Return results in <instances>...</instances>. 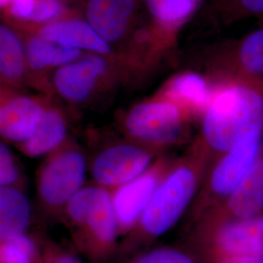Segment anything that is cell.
I'll list each match as a JSON object with an SVG mask.
<instances>
[{"mask_svg": "<svg viewBox=\"0 0 263 263\" xmlns=\"http://www.w3.org/2000/svg\"><path fill=\"white\" fill-rule=\"evenodd\" d=\"M203 133L211 147L226 153L251 136H262L263 87L237 79L208 105Z\"/></svg>", "mask_w": 263, "mask_h": 263, "instance_id": "obj_1", "label": "cell"}, {"mask_svg": "<svg viewBox=\"0 0 263 263\" xmlns=\"http://www.w3.org/2000/svg\"><path fill=\"white\" fill-rule=\"evenodd\" d=\"M196 186L197 176L190 167L182 166L172 172L155 189L141 216L143 229L154 236L167 232L185 211Z\"/></svg>", "mask_w": 263, "mask_h": 263, "instance_id": "obj_2", "label": "cell"}, {"mask_svg": "<svg viewBox=\"0 0 263 263\" xmlns=\"http://www.w3.org/2000/svg\"><path fill=\"white\" fill-rule=\"evenodd\" d=\"M127 130L141 141L167 143L181 129V112L173 102H149L134 106L126 118Z\"/></svg>", "mask_w": 263, "mask_h": 263, "instance_id": "obj_3", "label": "cell"}, {"mask_svg": "<svg viewBox=\"0 0 263 263\" xmlns=\"http://www.w3.org/2000/svg\"><path fill=\"white\" fill-rule=\"evenodd\" d=\"M68 214L77 222L87 223L94 235L103 243H111L117 230L111 199L108 193L98 187L79 190L69 200Z\"/></svg>", "mask_w": 263, "mask_h": 263, "instance_id": "obj_4", "label": "cell"}, {"mask_svg": "<svg viewBox=\"0 0 263 263\" xmlns=\"http://www.w3.org/2000/svg\"><path fill=\"white\" fill-rule=\"evenodd\" d=\"M85 177V160L76 152H66L53 160L40 180V193L45 202L60 205L79 191Z\"/></svg>", "mask_w": 263, "mask_h": 263, "instance_id": "obj_5", "label": "cell"}, {"mask_svg": "<svg viewBox=\"0 0 263 263\" xmlns=\"http://www.w3.org/2000/svg\"><path fill=\"white\" fill-rule=\"evenodd\" d=\"M151 161V154L140 147L117 145L98 156L93 175L96 180L104 185L125 184L143 175Z\"/></svg>", "mask_w": 263, "mask_h": 263, "instance_id": "obj_6", "label": "cell"}, {"mask_svg": "<svg viewBox=\"0 0 263 263\" xmlns=\"http://www.w3.org/2000/svg\"><path fill=\"white\" fill-rule=\"evenodd\" d=\"M261 138L262 136L248 137L226 152L210 179V188L214 194L228 197L238 187L260 153Z\"/></svg>", "mask_w": 263, "mask_h": 263, "instance_id": "obj_7", "label": "cell"}, {"mask_svg": "<svg viewBox=\"0 0 263 263\" xmlns=\"http://www.w3.org/2000/svg\"><path fill=\"white\" fill-rule=\"evenodd\" d=\"M105 70L106 62L103 57L88 55L61 66L54 76V83L65 99L79 103L91 95Z\"/></svg>", "mask_w": 263, "mask_h": 263, "instance_id": "obj_8", "label": "cell"}, {"mask_svg": "<svg viewBox=\"0 0 263 263\" xmlns=\"http://www.w3.org/2000/svg\"><path fill=\"white\" fill-rule=\"evenodd\" d=\"M135 0H88L87 22L108 44L122 39L131 25Z\"/></svg>", "mask_w": 263, "mask_h": 263, "instance_id": "obj_9", "label": "cell"}, {"mask_svg": "<svg viewBox=\"0 0 263 263\" xmlns=\"http://www.w3.org/2000/svg\"><path fill=\"white\" fill-rule=\"evenodd\" d=\"M38 35L67 47L87 50L98 54H109L110 45L83 20L67 19L44 25Z\"/></svg>", "mask_w": 263, "mask_h": 263, "instance_id": "obj_10", "label": "cell"}, {"mask_svg": "<svg viewBox=\"0 0 263 263\" xmlns=\"http://www.w3.org/2000/svg\"><path fill=\"white\" fill-rule=\"evenodd\" d=\"M157 182L156 174L147 173L125 183L112 201L117 222L130 227L141 219L157 188Z\"/></svg>", "mask_w": 263, "mask_h": 263, "instance_id": "obj_11", "label": "cell"}, {"mask_svg": "<svg viewBox=\"0 0 263 263\" xmlns=\"http://www.w3.org/2000/svg\"><path fill=\"white\" fill-rule=\"evenodd\" d=\"M217 244L226 255L262 254L263 214L227 222L217 234Z\"/></svg>", "mask_w": 263, "mask_h": 263, "instance_id": "obj_12", "label": "cell"}, {"mask_svg": "<svg viewBox=\"0 0 263 263\" xmlns=\"http://www.w3.org/2000/svg\"><path fill=\"white\" fill-rule=\"evenodd\" d=\"M43 114L37 102L26 97L16 98L0 106V136L12 141H28Z\"/></svg>", "mask_w": 263, "mask_h": 263, "instance_id": "obj_13", "label": "cell"}, {"mask_svg": "<svg viewBox=\"0 0 263 263\" xmlns=\"http://www.w3.org/2000/svg\"><path fill=\"white\" fill-rule=\"evenodd\" d=\"M227 208L234 218H248L262 213L263 145L253 167L228 196Z\"/></svg>", "mask_w": 263, "mask_h": 263, "instance_id": "obj_14", "label": "cell"}, {"mask_svg": "<svg viewBox=\"0 0 263 263\" xmlns=\"http://www.w3.org/2000/svg\"><path fill=\"white\" fill-rule=\"evenodd\" d=\"M29 216L28 198L14 188L0 187V240L21 235Z\"/></svg>", "mask_w": 263, "mask_h": 263, "instance_id": "obj_15", "label": "cell"}, {"mask_svg": "<svg viewBox=\"0 0 263 263\" xmlns=\"http://www.w3.org/2000/svg\"><path fill=\"white\" fill-rule=\"evenodd\" d=\"M81 56V50L67 47L46 38H30L26 46V59L28 66L34 70L48 66H63Z\"/></svg>", "mask_w": 263, "mask_h": 263, "instance_id": "obj_16", "label": "cell"}, {"mask_svg": "<svg viewBox=\"0 0 263 263\" xmlns=\"http://www.w3.org/2000/svg\"><path fill=\"white\" fill-rule=\"evenodd\" d=\"M234 63L239 79L263 87V28L250 33L239 43Z\"/></svg>", "mask_w": 263, "mask_h": 263, "instance_id": "obj_17", "label": "cell"}, {"mask_svg": "<svg viewBox=\"0 0 263 263\" xmlns=\"http://www.w3.org/2000/svg\"><path fill=\"white\" fill-rule=\"evenodd\" d=\"M66 125L61 114L55 110L44 112L36 131L26 142V151L31 156H39L52 151L64 140Z\"/></svg>", "mask_w": 263, "mask_h": 263, "instance_id": "obj_18", "label": "cell"}, {"mask_svg": "<svg viewBox=\"0 0 263 263\" xmlns=\"http://www.w3.org/2000/svg\"><path fill=\"white\" fill-rule=\"evenodd\" d=\"M170 95L174 101L195 109L207 108L213 98L206 80L199 74L190 72L173 80Z\"/></svg>", "mask_w": 263, "mask_h": 263, "instance_id": "obj_19", "label": "cell"}, {"mask_svg": "<svg viewBox=\"0 0 263 263\" xmlns=\"http://www.w3.org/2000/svg\"><path fill=\"white\" fill-rule=\"evenodd\" d=\"M26 48L11 28L0 24V74L18 79L25 71Z\"/></svg>", "mask_w": 263, "mask_h": 263, "instance_id": "obj_20", "label": "cell"}, {"mask_svg": "<svg viewBox=\"0 0 263 263\" xmlns=\"http://www.w3.org/2000/svg\"><path fill=\"white\" fill-rule=\"evenodd\" d=\"M151 16L160 25L173 28L187 19L197 0H145Z\"/></svg>", "mask_w": 263, "mask_h": 263, "instance_id": "obj_21", "label": "cell"}, {"mask_svg": "<svg viewBox=\"0 0 263 263\" xmlns=\"http://www.w3.org/2000/svg\"><path fill=\"white\" fill-rule=\"evenodd\" d=\"M35 248L27 236H14L2 240L0 244V263H32Z\"/></svg>", "mask_w": 263, "mask_h": 263, "instance_id": "obj_22", "label": "cell"}, {"mask_svg": "<svg viewBox=\"0 0 263 263\" xmlns=\"http://www.w3.org/2000/svg\"><path fill=\"white\" fill-rule=\"evenodd\" d=\"M65 10L62 0H36L32 14L28 21L49 24L57 19Z\"/></svg>", "mask_w": 263, "mask_h": 263, "instance_id": "obj_23", "label": "cell"}, {"mask_svg": "<svg viewBox=\"0 0 263 263\" xmlns=\"http://www.w3.org/2000/svg\"><path fill=\"white\" fill-rule=\"evenodd\" d=\"M136 263H194L185 254L170 249H160L141 256Z\"/></svg>", "mask_w": 263, "mask_h": 263, "instance_id": "obj_24", "label": "cell"}, {"mask_svg": "<svg viewBox=\"0 0 263 263\" xmlns=\"http://www.w3.org/2000/svg\"><path fill=\"white\" fill-rule=\"evenodd\" d=\"M241 17H263V0H235Z\"/></svg>", "mask_w": 263, "mask_h": 263, "instance_id": "obj_25", "label": "cell"}, {"mask_svg": "<svg viewBox=\"0 0 263 263\" xmlns=\"http://www.w3.org/2000/svg\"><path fill=\"white\" fill-rule=\"evenodd\" d=\"M36 0H12L10 3V12L16 19L28 21L35 5Z\"/></svg>", "mask_w": 263, "mask_h": 263, "instance_id": "obj_26", "label": "cell"}, {"mask_svg": "<svg viewBox=\"0 0 263 263\" xmlns=\"http://www.w3.org/2000/svg\"><path fill=\"white\" fill-rule=\"evenodd\" d=\"M222 263H263L262 254L226 255Z\"/></svg>", "mask_w": 263, "mask_h": 263, "instance_id": "obj_27", "label": "cell"}, {"mask_svg": "<svg viewBox=\"0 0 263 263\" xmlns=\"http://www.w3.org/2000/svg\"><path fill=\"white\" fill-rule=\"evenodd\" d=\"M18 178V171L15 165L0 166V187L13 183Z\"/></svg>", "mask_w": 263, "mask_h": 263, "instance_id": "obj_28", "label": "cell"}, {"mask_svg": "<svg viewBox=\"0 0 263 263\" xmlns=\"http://www.w3.org/2000/svg\"><path fill=\"white\" fill-rule=\"evenodd\" d=\"M14 165L13 158L10 153L8 147L0 142V166H10Z\"/></svg>", "mask_w": 263, "mask_h": 263, "instance_id": "obj_29", "label": "cell"}, {"mask_svg": "<svg viewBox=\"0 0 263 263\" xmlns=\"http://www.w3.org/2000/svg\"><path fill=\"white\" fill-rule=\"evenodd\" d=\"M47 263H82L70 254H59L52 257Z\"/></svg>", "mask_w": 263, "mask_h": 263, "instance_id": "obj_30", "label": "cell"}, {"mask_svg": "<svg viewBox=\"0 0 263 263\" xmlns=\"http://www.w3.org/2000/svg\"><path fill=\"white\" fill-rule=\"evenodd\" d=\"M11 1H12V0H0V9L10 5Z\"/></svg>", "mask_w": 263, "mask_h": 263, "instance_id": "obj_31", "label": "cell"}]
</instances>
